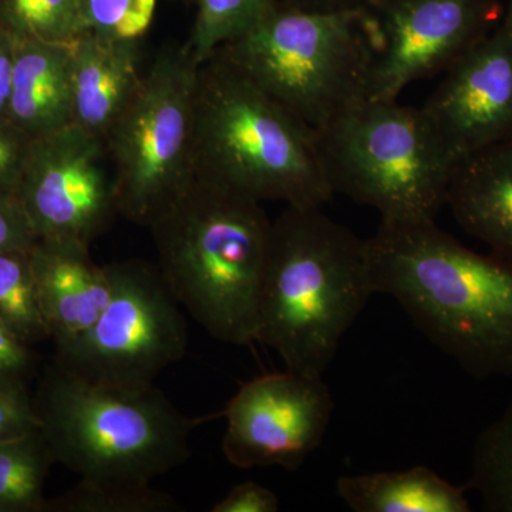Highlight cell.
Wrapping results in <instances>:
<instances>
[{
    "label": "cell",
    "instance_id": "6da1fadb",
    "mask_svg": "<svg viewBox=\"0 0 512 512\" xmlns=\"http://www.w3.org/2000/svg\"><path fill=\"white\" fill-rule=\"evenodd\" d=\"M366 242L375 291L430 343L474 379L512 377L511 261L464 247L436 221L380 222Z\"/></svg>",
    "mask_w": 512,
    "mask_h": 512
},
{
    "label": "cell",
    "instance_id": "7a4b0ae2",
    "mask_svg": "<svg viewBox=\"0 0 512 512\" xmlns=\"http://www.w3.org/2000/svg\"><path fill=\"white\" fill-rule=\"evenodd\" d=\"M320 208L286 205L272 221L256 335L286 369L312 377L376 293L366 239Z\"/></svg>",
    "mask_w": 512,
    "mask_h": 512
},
{
    "label": "cell",
    "instance_id": "3957f363",
    "mask_svg": "<svg viewBox=\"0 0 512 512\" xmlns=\"http://www.w3.org/2000/svg\"><path fill=\"white\" fill-rule=\"evenodd\" d=\"M150 231L177 302L212 338L255 343L272 231L261 202L195 177Z\"/></svg>",
    "mask_w": 512,
    "mask_h": 512
},
{
    "label": "cell",
    "instance_id": "277c9868",
    "mask_svg": "<svg viewBox=\"0 0 512 512\" xmlns=\"http://www.w3.org/2000/svg\"><path fill=\"white\" fill-rule=\"evenodd\" d=\"M195 177L258 202L322 207L333 192L319 134L214 53L198 66Z\"/></svg>",
    "mask_w": 512,
    "mask_h": 512
},
{
    "label": "cell",
    "instance_id": "5b68a950",
    "mask_svg": "<svg viewBox=\"0 0 512 512\" xmlns=\"http://www.w3.org/2000/svg\"><path fill=\"white\" fill-rule=\"evenodd\" d=\"M35 397L39 430L56 463L82 480L150 484L191 457L192 431L207 417H188L156 386H97L47 367Z\"/></svg>",
    "mask_w": 512,
    "mask_h": 512
},
{
    "label": "cell",
    "instance_id": "8992f818",
    "mask_svg": "<svg viewBox=\"0 0 512 512\" xmlns=\"http://www.w3.org/2000/svg\"><path fill=\"white\" fill-rule=\"evenodd\" d=\"M215 53L320 133L369 99L375 20L367 5L316 12L279 2Z\"/></svg>",
    "mask_w": 512,
    "mask_h": 512
},
{
    "label": "cell",
    "instance_id": "52a82bcc",
    "mask_svg": "<svg viewBox=\"0 0 512 512\" xmlns=\"http://www.w3.org/2000/svg\"><path fill=\"white\" fill-rule=\"evenodd\" d=\"M318 134L333 192L372 207L382 222L436 221L446 207L456 165L416 107L367 99Z\"/></svg>",
    "mask_w": 512,
    "mask_h": 512
},
{
    "label": "cell",
    "instance_id": "ba28073f",
    "mask_svg": "<svg viewBox=\"0 0 512 512\" xmlns=\"http://www.w3.org/2000/svg\"><path fill=\"white\" fill-rule=\"evenodd\" d=\"M197 60L187 43L158 53L104 137L119 215L150 228L195 178Z\"/></svg>",
    "mask_w": 512,
    "mask_h": 512
},
{
    "label": "cell",
    "instance_id": "9c48e42d",
    "mask_svg": "<svg viewBox=\"0 0 512 512\" xmlns=\"http://www.w3.org/2000/svg\"><path fill=\"white\" fill-rule=\"evenodd\" d=\"M107 268L114 284L109 305L82 338L56 350L53 362L97 386L146 389L183 359L187 320L158 268L143 261Z\"/></svg>",
    "mask_w": 512,
    "mask_h": 512
},
{
    "label": "cell",
    "instance_id": "30bf717a",
    "mask_svg": "<svg viewBox=\"0 0 512 512\" xmlns=\"http://www.w3.org/2000/svg\"><path fill=\"white\" fill-rule=\"evenodd\" d=\"M16 197L37 238L92 245L119 215L104 138L70 124L33 141Z\"/></svg>",
    "mask_w": 512,
    "mask_h": 512
},
{
    "label": "cell",
    "instance_id": "8fae6325",
    "mask_svg": "<svg viewBox=\"0 0 512 512\" xmlns=\"http://www.w3.org/2000/svg\"><path fill=\"white\" fill-rule=\"evenodd\" d=\"M369 100H399L419 80L446 73L503 22L498 0H375Z\"/></svg>",
    "mask_w": 512,
    "mask_h": 512
},
{
    "label": "cell",
    "instance_id": "7c38bea8",
    "mask_svg": "<svg viewBox=\"0 0 512 512\" xmlns=\"http://www.w3.org/2000/svg\"><path fill=\"white\" fill-rule=\"evenodd\" d=\"M335 403L322 377L286 369L245 383L229 400L222 453L238 468L302 467L322 443Z\"/></svg>",
    "mask_w": 512,
    "mask_h": 512
},
{
    "label": "cell",
    "instance_id": "4fadbf2b",
    "mask_svg": "<svg viewBox=\"0 0 512 512\" xmlns=\"http://www.w3.org/2000/svg\"><path fill=\"white\" fill-rule=\"evenodd\" d=\"M419 107L424 123L457 165L512 138V33L503 22L447 70Z\"/></svg>",
    "mask_w": 512,
    "mask_h": 512
},
{
    "label": "cell",
    "instance_id": "5bb4252c",
    "mask_svg": "<svg viewBox=\"0 0 512 512\" xmlns=\"http://www.w3.org/2000/svg\"><path fill=\"white\" fill-rule=\"evenodd\" d=\"M50 339L62 349L82 338L113 295L109 268L97 265L90 245L39 239L30 251Z\"/></svg>",
    "mask_w": 512,
    "mask_h": 512
},
{
    "label": "cell",
    "instance_id": "9a60e30c",
    "mask_svg": "<svg viewBox=\"0 0 512 512\" xmlns=\"http://www.w3.org/2000/svg\"><path fill=\"white\" fill-rule=\"evenodd\" d=\"M73 124L104 138L140 86V40L82 33L72 43Z\"/></svg>",
    "mask_w": 512,
    "mask_h": 512
},
{
    "label": "cell",
    "instance_id": "2e32d148",
    "mask_svg": "<svg viewBox=\"0 0 512 512\" xmlns=\"http://www.w3.org/2000/svg\"><path fill=\"white\" fill-rule=\"evenodd\" d=\"M446 207L468 235L512 262V138L454 168Z\"/></svg>",
    "mask_w": 512,
    "mask_h": 512
},
{
    "label": "cell",
    "instance_id": "e0dca14e",
    "mask_svg": "<svg viewBox=\"0 0 512 512\" xmlns=\"http://www.w3.org/2000/svg\"><path fill=\"white\" fill-rule=\"evenodd\" d=\"M72 43L16 39L8 119L30 138L73 124Z\"/></svg>",
    "mask_w": 512,
    "mask_h": 512
},
{
    "label": "cell",
    "instance_id": "ac0fdd59",
    "mask_svg": "<svg viewBox=\"0 0 512 512\" xmlns=\"http://www.w3.org/2000/svg\"><path fill=\"white\" fill-rule=\"evenodd\" d=\"M340 500L355 512H470L467 485L458 487L429 467L339 477Z\"/></svg>",
    "mask_w": 512,
    "mask_h": 512
},
{
    "label": "cell",
    "instance_id": "d6986e66",
    "mask_svg": "<svg viewBox=\"0 0 512 512\" xmlns=\"http://www.w3.org/2000/svg\"><path fill=\"white\" fill-rule=\"evenodd\" d=\"M55 456L39 429L0 441V512H43Z\"/></svg>",
    "mask_w": 512,
    "mask_h": 512
},
{
    "label": "cell",
    "instance_id": "ffe728a7",
    "mask_svg": "<svg viewBox=\"0 0 512 512\" xmlns=\"http://www.w3.org/2000/svg\"><path fill=\"white\" fill-rule=\"evenodd\" d=\"M467 488L480 495L484 511L512 512V402L478 434Z\"/></svg>",
    "mask_w": 512,
    "mask_h": 512
},
{
    "label": "cell",
    "instance_id": "44dd1931",
    "mask_svg": "<svg viewBox=\"0 0 512 512\" xmlns=\"http://www.w3.org/2000/svg\"><path fill=\"white\" fill-rule=\"evenodd\" d=\"M30 251L0 254V318L23 342L32 346L50 339V332L33 275Z\"/></svg>",
    "mask_w": 512,
    "mask_h": 512
},
{
    "label": "cell",
    "instance_id": "7402d4cb",
    "mask_svg": "<svg viewBox=\"0 0 512 512\" xmlns=\"http://www.w3.org/2000/svg\"><path fill=\"white\" fill-rule=\"evenodd\" d=\"M0 29L15 39L70 45L87 26L82 0H0Z\"/></svg>",
    "mask_w": 512,
    "mask_h": 512
},
{
    "label": "cell",
    "instance_id": "603a6c76",
    "mask_svg": "<svg viewBox=\"0 0 512 512\" xmlns=\"http://www.w3.org/2000/svg\"><path fill=\"white\" fill-rule=\"evenodd\" d=\"M181 505L150 484L82 480L46 501L43 512H177Z\"/></svg>",
    "mask_w": 512,
    "mask_h": 512
},
{
    "label": "cell",
    "instance_id": "cb8c5ba5",
    "mask_svg": "<svg viewBox=\"0 0 512 512\" xmlns=\"http://www.w3.org/2000/svg\"><path fill=\"white\" fill-rule=\"evenodd\" d=\"M195 18L187 46L198 64L254 28L279 0H194Z\"/></svg>",
    "mask_w": 512,
    "mask_h": 512
},
{
    "label": "cell",
    "instance_id": "d4e9b609",
    "mask_svg": "<svg viewBox=\"0 0 512 512\" xmlns=\"http://www.w3.org/2000/svg\"><path fill=\"white\" fill-rule=\"evenodd\" d=\"M87 30L101 36L140 40L156 12V0H82Z\"/></svg>",
    "mask_w": 512,
    "mask_h": 512
},
{
    "label": "cell",
    "instance_id": "484cf974",
    "mask_svg": "<svg viewBox=\"0 0 512 512\" xmlns=\"http://www.w3.org/2000/svg\"><path fill=\"white\" fill-rule=\"evenodd\" d=\"M39 429L35 397L25 380L0 377V441Z\"/></svg>",
    "mask_w": 512,
    "mask_h": 512
},
{
    "label": "cell",
    "instance_id": "4316f807",
    "mask_svg": "<svg viewBox=\"0 0 512 512\" xmlns=\"http://www.w3.org/2000/svg\"><path fill=\"white\" fill-rule=\"evenodd\" d=\"M32 144L12 121L0 120V194L18 192Z\"/></svg>",
    "mask_w": 512,
    "mask_h": 512
},
{
    "label": "cell",
    "instance_id": "83f0119b",
    "mask_svg": "<svg viewBox=\"0 0 512 512\" xmlns=\"http://www.w3.org/2000/svg\"><path fill=\"white\" fill-rule=\"evenodd\" d=\"M39 241L16 195L0 194V254L30 251Z\"/></svg>",
    "mask_w": 512,
    "mask_h": 512
},
{
    "label": "cell",
    "instance_id": "f1b7e54d",
    "mask_svg": "<svg viewBox=\"0 0 512 512\" xmlns=\"http://www.w3.org/2000/svg\"><path fill=\"white\" fill-rule=\"evenodd\" d=\"M279 498L274 491L255 483L245 481L235 485L224 498L211 507V512H276Z\"/></svg>",
    "mask_w": 512,
    "mask_h": 512
},
{
    "label": "cell",
    "instance_id": "f546056e",
    "mask_svg": "<svg viewBox=\"0 0 512 512\" xmlns=\"http://www.w3.org/2000/svg\"><path fill=\"white\" fill-rule=\"evenodd\" d=\"M32 346L23 342L0 318V377L25 380L35 369L36 357Z\"/></svg>",
    "mask_w": 512,
    "mask_h": 512
},
{
    "label": "cell",
    "instance_id": "4dcf8cb0",
    "mask_svg": "<svg viewBox=\"0 0 512 512\" xmlns=\"http://www.w3.org/2000/svg\"><path fill=\"white\" fill-rule=\"evenodd\" d=\"M16 39L0 29V120L8 119L13 73H15Z\"/></svg>",
    "mask_w": 512,
    "mask_h": 512
},
{
    "label": "cell",
    "instance_id": "1f68e13d",
    "mask_svg": "<svg viewBox=\"0 0 512 512\" xmlns=\"http://www.w3.org/2000/svg\"><path fill=\"white\" fill-rule=\"evenodd\" d=\"M279 2L293 8L316 10V12H338V10L362 8L367 0H279Z\"/></svg>",
    "mask_w": 512,
    "mask_h": 512
},
{
    "label": "cell",
    "instance_id": "d6a6232c",
    "mask_svg": "<svg viewBox=\"0 0 512 512\" xmlns=\"http://www.w3.org/2000/svg\"><path fill=\"white\" fill-rule=\"evenodd\" d=\"M504 22L507 23L508 28H510L512 33V0L508 3V8L504 13Z\"/></svg>",
    "mask_w": 512,
    "mask_h": 512
},
{
    "label": "cell",
    "instance_id": "836d02e7",
    "mask_svg": "<svg viewBox=\"0 0 512 512\" xmlns=\"http://www.w3.org/2000/svg\"><path fill=\"white\" fill-rule=\"evenodd\" d=\"M375 2V0H367V3Z\"/></svg>",
    "mask_w": 512,
    "mask_h": 512
},
{
    "label": "cell",
    "instance_id": "e575fe53",
    "mask_svg": "<svg viewBox=\"0 0 512 512\" xmlns=\"http://www.w3.org/2000/svg\"><path fill=\"white\" fill-rule=\"evenodd\" d=\"M185 2H188V0H185Z\"/></svg>",
    "mask_w": 512,
    "mask_h": 512
}]
</instances>
